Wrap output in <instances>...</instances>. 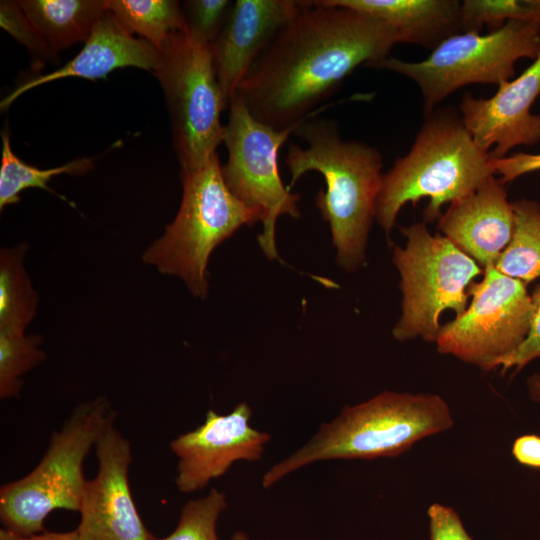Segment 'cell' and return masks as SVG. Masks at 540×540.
I'll use <instances>...</instances> for the list:
<instances>
[{
  "label": "cell",
  "mask_w": 540,
  "mask_h": 540,
  "mask_svg": "<svg viewBox=\"0 0 540 540\" xmlns=\"http://www.w3.org/2000/svg\"><path fill=\"white\" fill-rule=\"evenodd\" d=\"M226 508L225 493L212 488L204 497L187 501L173 532L156 540H220L217 522Z\"/></svg>",
  "instance_id": "26"
},
{
  "label": "cell",
  "mask_w": 540,
  "mask_h": 540,
  "mask_svg": "<svg viewBox=\"0 0 540 540\" xmlns=\"http://www.w3.org/2000/svg\"><path fill=\"white\" fill-rule=\"evenodd\" d=\"M531 298L533 320L530 331L524 342L514 352L497 362L496 368L500 367L502 373L514 368L513 375H515L526 364L540 357V286L534 289Z\"/></svg>",
  "instance_id": "29"
},
{
  "label": "cell",
  "mask_w": 540,
  "mask_h": 540,
  "mask_svg": "<svg viewBox=\"0 0 540 540\" xmlns=\"http://www.w3.org/2000/svg\"><path fill=\"white\" fill-rule=\"evenodd\" d=\"M539 95L540 55L518 77L499 85L492 97L466 93L459 113L480 148L499 159L516 146L540 143V114L530 111Z\"/></svg>",
  "instance_id": "14"
},
{
  "label": "cell",
  "mask_w": 540,
  "mask_h": 540,
  "mask_svg": "<svg viewBox=\"0 0 540 540\" xmlns=\"http://www.w3.org/2000/svg\"><path fill=\"white\" fill-rule=\"evenodd\" d=\"M18 4L56 54L85 42L107 11L105 0H21Z\"/></svg>",
  "instance_id": "19"
},
{
  "label": "cell",
  "mask_w": 540,
  "mask_h": 540,
  "mask_svg": "<svg viewBox=\"0 0 540 540\" xmlns=\"http://www.w3.org/2000/svg\"><path fill=\"white\" fill-rule=\"evenodd\" d=\"M154 71L166 99L181 170L203 166L224 140L222 111L228 102L215 71L211 47L187 31L171 34Z\"/></svg>",
  "instance_id": "9"
},
{
  "label": "cell",
  "mask_w": 540,
  "mask_h": 540,
  "mask_svg": "<svg viewBox=\"0 0 540 540\" xmlns=\"http://www.w3.org/2000/svg\"><path fill=\"white\" fill-rule=\"evenodd\" d=\"M295 133L307 147L290 144L286 165L291 191L309 171L325 179L315 203L329 224L336 261L346 272H355L366 261L369 232L375 220V206L384 173L380 151L362 142L344 140L330 120L304 121Z\"/></svg>",
  "instance_id": "2"
},
{
  "label": "cell",
  "mask_w": 540,
  "mask_h": 540,
  "mask_svg": "<svg viewBox=\"0 0 540 540\" xmlns=\"http://www.w3.org/2000/svg\"><path fill=\"white\" fill-rule=\"evenodd\" d=\"M482 276L469 287L471 301L466 310L441 325L435 344L441 354L491 371L526 339L533 304L525 284L494 265L487 266Z\"/></svg>",
  "instance_id": "11"
},
{
  "label": "cell",
  "mask_w": 540,
  "mask_h": 540,
  "mask_svg": "<svg viewBox=\"0 0 540 540\" xmlns=\"http://www.w3.org/2000/svg\"><path fill=\"white\" fill-rule=\"evenodd\" d=\"M508 21L540 24V0H464L461 31L480 33L484 25L501 28Z\"/></svg>",
  "instance_id": "25"
},
{
  "label": "cell",
  "mask_w": 540,
  "mask_h": 540,
  "mask_svg": "<svg viewBox=\"0 0 540 540\" xmlns=\"http://www.w3.org/2000/svg\"><path fill=\"white\" fill-rule=\"evenodd\" d=\"M0 25L35 57L44 60L56 58V53L26 16L18 1L0 2Z\"/></svg>",
  "instance_id": "28"
},
{
  "label": "cell",
  "mask_w": 540,
  "mask_h": 540,
  "mask_svg": "<svg viewBox=\"0 0 540 540\" xmlns=\"http://www.w3.org/2000/svg\"><path fill=\"white\" fill-rule=\"evenodd\" d=\"M98 470L87 480L76 528L81 540H156L136 508L129 484L130 442L115 424L96 446Z\"/></svg>",
  "instance_id": "13"
},
{
  "label": "cell",
  "mask_w": 540,
  "mask_h": 540,
  "mask_svg": "<svg viewBox=\"0 0 540 540\" xmlns=\"http://www.w3.org/2000/svg\"><path fill=\"white\" fill-rule=\"evenodd\" d=\"M406 241L395 246L392 262L400 275L401 314L392 329L398 342L420 338L436 343L440 316L461 315L469 304V287L484 270L441 234H431L424 221L401 226Z\"/></svg>",
  "instance_id": "7"
},
{
  "label": "cell",
  "mask_w": 540,
  "mask_h": 540,
  "mask_svg": "<svg viewBox=\"0 0 540 540\" xmlns=\"http://www.w3.org/2000/svg\"><path fill=\"white\" fill-rule=\"evenodd\" d=\"M527 389L530 398L540 404V373L533 374L528 378Z\"/></svg>",
  "instance_id": "34"
},
{
  "label": "cell",
  "mask_w": 540,
  "mask_h": 540,
  "mask_svg": "<svg viewBox=\"0 0 540 540\" xmlns=\"http://www.w3.org/2000/svg\"><path fill=\"white\" fill-rule=\"evenodd\" d=\"M115 422L108 399L99 396L77 405L60 430L53 432L39 463L26 476L0 489V519L20 535L44 531L58 509L79 512L87 480L84 461Z\"/></svg>",
  "instance_id": "6"
},
{
  "label": "cell",
  "mask_w": 540,
  "mask_h": 540,
  "mask_svg": "<svg viewBox=\"0 0 540 540\" xmlns=\"http://www.w3.org/2000/svg\"><path fill=\"white\" fill-rule=\"evenodd\" d=\"M454 425L450 408L437 394L384 391L367 401L344 406L323 423L306 444L272 465L263 488L315 462L396 457L418 441Z\"/></svg>",
  "instance_id": "4"
},
{
  "label": "cell",
  "mask_w": 540,
  "mask_h": 540,
  "mask_svg": "<svg viewBox=\"0 0 540 540\" xmlns=\"http://www.w3.org/2000/svg\"><path fill=\"white\" fill-rule=\"evenodd\" d=\"M427 514L430 540H473L453 508L433 503L429 506Z\"/></svg>",
  "instance_id": "30"
},
{
  "label": "cell",
  "mask_w": 540,
  "mask_h": 540,
  "mask_svg": "<svg viewBox=\"0 0 540 540\" xmlns=\"http://www.w3.org/2000/svg\"><path fill=\"white\" fill-rule=\"evenodd\" d=\"M252 409L243 401L227 414L210 409L197 428L170 443L177 457L175 484L183 493L206 487L238 461L254 462L263 456L271 435L250 425Z\"/></svg>",
  "instance_id": "12"
},
{
  "label": "cell",
  "mask_w": 540,
  "mask_h": 540,
  "mask_svg": "<svg viewBox=\"0 0 540 540\" xmlns=\"http://www.w3.org/2000/svg\"><path fill=\"white\" fill-rule=\"evenodd\" d=\"M512 206L513 235L495 268L526 284L540 278V204L523 198L512 202Z\"/></svg>",
  "instance_id": "21"
},
{
  "label": "cell",
  "mask_w": 540,
  "mask_h": 540,
  "mask_svg": "<svg viewBox=\"0 0 540 540\" xmlns=\"http://www.w3.org/2000/svg\"><path fill=\"white\" fill-rule=\"evenodd\" d=\"M27 244L1 249L0 331L25 333L38 305V294L24 268Z\"/></svg>",
  "instance_id": "20"
},
{
  "label": "cell",
  "mask_w": 540,
  "mask_h": 540,
  "mask_svg": "<svg viewBox=\"0 0 540 540\" xmlns=\"http://www.w3.org/2000/svg\"><path fill=\"white\" fill-rule=\"evenodd\" d=\"M2 135V157L0 166V209L20 201V193L28 188L49 190V181L61 174H83L93 167L92 160L81 158L62 166L40 169L23 162L13 152L8 130Z\"/></svg>",
  "instance_id": "23"
},
{
  "label": "cell",
  "mask_w": 540,
  "mask_h": 540,
  "mask_svg": "<svg viewBox=\"0 0 540 540\" xmlns=\"http://www.w3.org/2000/svg\"><path fill=\"white\" fill-rule=\"evenodd\" d=\"M490 154L475 142L459 111L437 107L425 114L410 150L383 175L375 221L389 239L400 210L427 198L423 221L438 220L441 208L475 191L494 176Z\"/></svg>",
  "instance_id": "3"
},
{
  "label": "cell",
  "mask_w": 540,
  "mask_h": 540,
  "mask_svg": "<svg viewBox=\"0 0 540 540\" xmlns=\"http://www.w3.org/2000/svg\"><path fill=\"white\" fill-rule=\"evenodd\" d=\"M179 210L163 234L143 252L144 263L183 281L196 298L209 292L208 263L213 251L242 226L261 222L260 215L228 189L217 153L203 166L181 170Z\"/></svg>",
  "instance_id": "5"
},
{
  "label": "cell",
  "mask_w": 540,
  "mask_h": 540,
  "mask_svg": "<svg viewBox=\"0 0 540 540\" xmlns=\"http://www.w3.org/2000/svg\"><path fill=\"white\" fill-rule=\"evenodd\" d=\"M224 126L228 159L222 175L230 192L261 218L263 232L258 243L267 259H279L275 227L280 216H300V196L285 186L278 168V152L288 136L301 125L275 129L252 116L235 94L229 102Z\"/></svg>",
  "instance_id": "10"
},
{
  "label": "cell",
  "mask_w": 540,
  "mask_h": 540,
  "mask_svg": "<svg viewBox=\"0 0 540 540\" xmlns=\"http://www.w3.org/2000/svg\"><path fill=\"white\" fill-rule=\"evenodd\" d=\"M0 540H81L76 529L68 532L43 531L31 535H20L6 528L0 529Z\"/></svg>",
  "instance_id": "33"
},
{
  "label": "cell",
  "mask_w": 540,
  "mask_h": 540,
  "mask_svg": "<svg viewBox=\"0 0 540 540\" xmlns=\"http://www.w3.org/2000/svg\"><path fill=\"white\" fill-rule=\"evenodd\" d=\"M42 337L18 332L0 331V398L19 395L22 376L42 363L46 354L41 349Z\"/></svg>",
  "instance_id": "24"
},
{
  "label": "cell",
  "mask_w": 540,
  "mask_h": 540,
  "mask_svg": "<svg viewBox=\"0 0 540 540\" xmlns=\"http://www.w3.org/2000/svg\"><path fill=\"white\" fill-rule=\"evenodd\" d=\"M494 173L500 176L499 180L505 184L516 178L540 170V153L531 154L518 152L499 159H491Z\"/></svg>",
  "instance_id": "31"
},
{
  "label": "cell",
  "mask_w": 540,
  "mask_h": 540,
  "mask_svg": "<svg viewBox=\"0 0 540 540\" xmlns=\"http://www.w3.org/2000/svg\"><path fill=\"white\" fill-rule=\"evenodd\" d=\"M511 451L519 464L540 469V436L526 434L516 438Z\"/></svg>",
  "instance_id": "32"
},
{
  "label": "cell",
  "mask_w": 540,
  "mask_h": 540,
  "mask_svg": "<svg viewBox=\"0 0 540 540\" xmlns=\"http://www.w3.org/2000/svg\"><path fill=\"white\" fill-rule=\"evenodd\" d=\"M229 540H251V539L245 532L237 531L229 538Z\"/></svg>",
  "instance_id": "35"
},
{
  "label": "cell",
  "mask_w": 540,
  "mask_h": 540,
  "mask_svg": "<svg viewBox=\"0 0 540 540\" xmlns=\"http://www.w3.org/2000/svg\"><path fill=\"white\" fill-rule=\"evenodd\" d=\"M233 2L229 0L184 1L182 12L187 33L197 42L210 46L222 30Z\"/></svg>",
  "instance_id": "27"
},
{
  "label": "cell",
  "mask_w": 540,
  "mask_h": 540,
  "mask_svg": "<svg viewBox=\"0 0 540 540\" xmlns=\"http://www.w3.org/2000/svg\"><path fill=\"white\" fill-rule=\"evenodd\" d=\"M515 225L504 184L491 176L475 191L450 203L437 228L483 270L494 265L509 244Z\"/></svg>",
  "instance_id": "16"
},
{
  "label": "cell",
  "mask_w": 540,
  "mask_h": 540,
  "mask_svg": "<svg viewBox=\"0 0 540 540\" xmlns=\"http://www.w3.org/2000/svg\"><path fill=\"white\" fill-rule=\"evenodd\" d=\"M301 1L237 0L211 45L217 79L228 102L280 29L298 12Z\"/></svg>",
  "instance_id": "15"
},
{
  "label": "cell",
  "mask_w": 540,
  "mask_h": 540,
  "mask_svg": "<svg viewBox=\"0 0 540 540\" xmlns=\"http://www.w3.org/2000/svg\"><path fill=\"white\" fill-rule=\"evenodd\" d=\"M326 5L350 8L394 28L401 43L435 49L461 33L459 0H321Z\"/></svg>",
  "instance_id": "18"
},
{
  "label": "cell",
  "mask_w": 540,
  "mask_h": 540,
  "mask_svg": "<svg viewBox=\"0 0 540 540\" xmlns=\"http://www.w3.org/2000/svg\"><path fill=\"white\" fill-rule=\"evenodd\" d=\"M105 4L124 28L158 51L171 34L186 30L182 6L175 0H105Z\"/></svg>",
  "instance_id": "22"
},
{
  "label": "cell",
  "mask_w": 540,
  "mask_h": 540,
  "mask_svg": "<svg viewBox=\"0 0 540 540\" xmlns=\"http://www.w3.org/2000/svg\"><path fill=\"white\" fill-rule=\"evenodd\" d=\"M84 43L81 51L64 66L18 85L1 100L0 108L7 109L25 92L55 80L70 77L103 79L113 70L124 67L155 71L160 61V52L154 46L133 37L108 10Z\"/></svg>",
  "instance_id": "17"
},
{
  "label": "cell",
  "mask_w": 540,
  "mask_h": 540,
  "mask_svg": "<svg viewBox=\"0 0 540 540\" xmlns=\"http://www.w3.org/2000/svg\"><path fill=\"white\" fill-rule=\"evenodd\" d=\"M540 55V24L508 21L488 34H455L421 61L391 55L366 67L385 69L413 80L423 98L424 115L456 90L470 84L501 85L514 78L515 64Z\"/></svg>",
  "instance_id": "8"
},
{
  "label": "cell",
  "mask_w": 540,
  "mask_h": 540,
  "mask_svg": "<svg viewBox=\"0 0 540 540\" xmlns=\"http://www.w3.org/2000/svg\"><path fill=\"white\" fill-rule=\"evenodd\" d=\"M398 43V32L377 18L321 0L301 1L236 94L266 125H300L357 67L386 58Z\"/></svg>",
  "instance_id": "1"
}]
</instances>
